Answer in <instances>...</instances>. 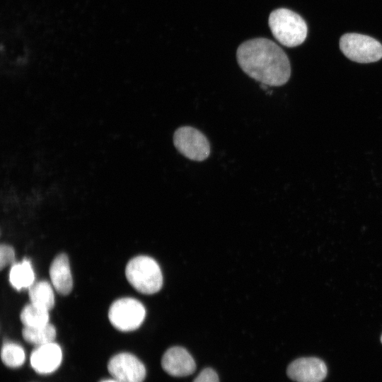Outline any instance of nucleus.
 <instances>
[{
  "label": "nucleus",
  "mask_w": 382,
  "mask_h": 382,
  "mask_svg": "<svg viewBox=\"0 0 382 382\" xmlns=\"http://www.w3.org/2000/svg\"><path fill=\"white\" fill-rule=\"evenodd\" d=\"M237 62L249 77L269 86H281L289 80L291 65L284 51L264 37L247 40L236 51Z\"/></svg>",
  "instance_id": "1"
},
{
  "label": "nucleus",
  "mask_w": 382,
  "mask_h": 382,
  "mask_svg": "<svg viewBox=\"0 0 382 382\" xmlns=\"http://www.w3.org/2000/svg\"><path fill=\"white\" fill-rule=\"evenodd\" d=\"M270 30L282 45L294 47L302 44L307 36V25L298 13L284 8L271 12L268 19Z\"/></svg>",
  "instance_id": "2"
},
{
  "label": "nucleus",
  "mask_w": 382,
  "mask_h": 382,
  "mask_svg": "<svg viewBox=\"0 0 382 382\" xmlns=\"http://www.w3.org/2000/svg\"><path fill=\"white\" fill-rule=\"evenodd\" d=\"M125 275L129 283L139 292L152 294L163 284V276L158 264L152 257L139 255L127 264Z\"/></svg>",
  "instance_id": "3"
},
{
  "label": "nucleus",
  "mask_w": 382,
  "mask_h": 382,
  "mask_svg": "<svg viewBox=\"0 0 382 382\" xmlns=\"http://www.w3.org/2000/svg\"><path fill=\"white\" fill-rule=\"evenodd\" d=\"M340 48L349 59L358 63L376 62L382 58V45L376 39L359 33H346Z\"/></svg>",
  "instance_id": "4"
},
{
  "label": "nucleus",
  "mask_w": 382,
  "mask_h": 382,
  "mask_svg": "<svg viewBox=\"0 0 382 382\" xmlns=\"http://www.w3.org/2000/svg\"><path fill=\"white\" fill-rule=\"evenodd\" d=\"M173 145L185 158L201 162L210 156V143L199 129L191 126H182L175 129L173 137Z\"/></svg>",
  "instance_id": "5"
},
{
  "label": "nucleus",
  "mask_w": 382,
  "mask_h": 382,
  "mask_svg": "<svg viewBox=\"0 0 382 382\" xmlns=\"http://www.w3.org/2000/svg\"><path fill=\"white\" fill-rule=\"evenodd\" d=\"M146 316L143 304L137 299L125 297L117 299L110 306L108 318L118 330L129 332L137 330Z\"/></svg>",
  "instance_id": "6"
},
{
  "label": "nucleus",
  "mask_w": 382,
  "mask_h": 382,
  "mask_svg": "<svg viewBox=\"0 0 382 382\" xmlns=\"http://www.w3.org/2000/svg\"><path fill=\"white\" fill-rule=\"evenodd\" d=\"M108 370L112 378L120 382H143L146 374L144 364L128 352L112 357L108 364Z\"/></svg>",
  "instance_id": "7"
},
{
  "label": "nucleus",
  "mask_w": 382,
  "mask_h": 382,
  "mask_svg": "<svg viewBox=\"0 0 382 382\" xmlns=\"http://www.w3.org/2000/svg\"><path fill=\"white\" fill-rule=\"evenodd\" d=\"M286 374L296 382H322L327 376L328 369L319 358L301 357L288 366Z\"/></svg>",
  "instance_id": "8"
},
{
  "label": "nucleus",
  "mask_w": 382,
  "mask_h": 382,
  "mask_svg": "<svg viewBox=\"0 0 382 382\" xmlns=\"http://www.w3.org/2000/svg\"><path fill=\"white\" fill-rule=\"evenodd\" d=\"M62 360V349L54 342L36 347L30 358L32 368L40 374L53 373L59 368Z\"/></svg>",
  "instance_id": "9"
},
{
  "label": "nucleus",
  "mask_w": 382,
  "mask_h": 382,
  "mask_svg": "<svg viewBox=\"0 0 382 382\" xmlns=\"http://www.w3.org/2000/svg\"><path fill=\"white\" fill-rule=\"evenodd\" d=\"M161 366L167 374L175 377L189 376L196 369L192 357L180 347H172L167 349L161 359Z\"/></svg>",
  "instance_id": "10"
},
{
  "label": "nucleus",
  "mask_w": 382,
  "mask_h": 382,
  "mask_svg": "<svg viewBox=\"0 0 382 382\" xmlns=\"http://www.w3.org/2000/svg\"><path fill=\"white\" fill-rule=\"evenodd\" d=\"M50 276L54 289L61 295L69 294L73 288L69 261L65 253H60L50 267Z\"/></svg>",
  "instance_id": "11"
},
{
  "label": "nucleus",
  "mask_w": 382,
  "mask_h": 382,
  "mask_svg": "<svg viewBox=\"0 0 382 382\" xmlns=\"http://www.w3.org/2000/svg\"><path fill=\"white\" fill-rule=\"evenodd\" d=\"M35 281V273L28 259L13 263L9 272L11 285L18 291L30 288Z\"/></svg>",
  "instance_id": "12"
},
{
  "label": "nucleus",
  "mask_w": 382,
  "mask_h": 382,
  "mask_svg": "<svg viewBox=\"0 0 382 382\" xmlns=\"http://www.w3.org/2000/svg\"><path fill=\"white\" fill-rule=\"evenodd\" d=\"M30 303L46 310H51L54 305V295L50 284L45 280L33 284L29 288Z\"/></svg>",
  "instance_id": "13"
},
{
  "label": "nucleus",
  "mask_w": 382,
  "mask_h": 382,
  "mask_svg": "<svg viewBox=\"0 0 382 382\" xmlns=\"http://www.w3.org/2000/svg\"><path fill=\"white\" fill-rule=\"evenodd\" d=\"M56 329L51 323L40 327H23L22 335L24 340L36 347L54 342Z\"/></svg>",
  "instance_id": "14"
},
{
  "label": "nucleus",
  "mask_w": 382,
  "mask_h": 382,
  "mask_svg": "<svg viewBox=\"0 0 382 382\" xmlns=\"http://www.w3.org/2000/svg\"><path fill=\"white\" fill-rule=\"evenodd\" d=\"M20 318L25 327H40L49 323V311L30 303L22 309Z\"/></svg>",
  "instance_id": "15"
},
{
  "label": "nucleus",
  "mask_w": 382,
  "mask_h": 382,
  "mask_svg": "<svg viewBox=\"0 0 382 382\" xmlns=\"http://www.w3.org/2000/svg\"><path fill=\"white\" fill-rule=\"evenodd\" d=\"M1 358L6 366L18 368L24 364L25 354L20 345L12 342H6L1 347Z\"/></svg>",
  "instance_id": "16"
},
{
  "label": "nucleus",
  "mask_w": 382,
  "mask_h": 382,
  "mask_svg": "<svg viewBox=\"0 0 382 382\" xmlns=\"http://www.w3.org/2000/svg\"><path fill=\"white\" fill-rule=\"evenodd\" d=\"M15 261V251L12 246L1 244L0 247V267L3 270L8 265H13Z\"/></svg>",
  "instance_id": "17"
},
{
  "label": "nucleus",
  "mask_w": 382,
  "mask_h": 382,
  "mask_svg": "<svg viewBox=\"0 0 382 382\" xmlns=\"http://www.w3.org/2000/svg\"><path fill=\"white\" fill-rule=\"evenodd\" d=\"M193 382H219L217 374L211 368L203 369Z\"/></svg>",
  "instance_id": "18"
},
{
  "label": "nucleus",
  "mask_w": 382,
  "mask_h": 382,
  "mask_svg": "<svg viewBox=\"0 0 382 382\" xmlns=\"http://www.w3.org/2000/svg\"><path fill=\"white\" fill-rule=\"evenodd\" d=\"M100 382H120L114 378L112 379H105V380H103L101 381Z\"/></svg>",
  "instance_id": "19"
},
{
  "label": "nucleus",
  "mask_w": 382,
  "mask_h": 382,
  "mask_svg": "<svg viewBox=\"0 0 382 382\" xmlns=\"http://www.w3.org/2000/svg\"><path fill=\"white\" fill-rule=\"evenodd\" d=\"M381 343H382V335H381Z\"/></svg>",
  "instance_id": "20"
}]
</instances>
